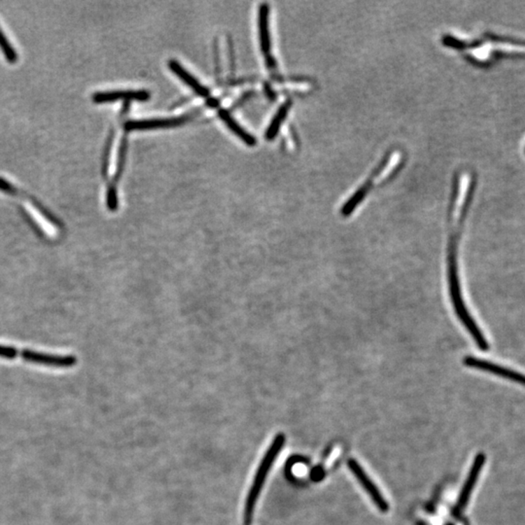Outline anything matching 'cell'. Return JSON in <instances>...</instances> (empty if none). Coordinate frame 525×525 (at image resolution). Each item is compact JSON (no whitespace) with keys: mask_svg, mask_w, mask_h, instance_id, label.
I'll use <instances>...</instances> for the list:
<instances>
[{"mask_svg":"<svg viewBox=\"0 0 525 525\" xmlns=\"http://www.w3.org/2000/svg\"><path fill=\"white\" fill-rule=\"evenodd\" d=\"M126 150H127L126 141H122L120 150H119L118 163H117V171H116V175H115V180H117V178H120L122 171H123L124 166H125Z\"/></svg>","mask_w":525,"mask_h":525,"instance_id":"2e32d148","label":"cell"},{"mask_svg":"<svg viewBox=\"0 0 525 525\" xmlns=\"http://www.w3.org/2000/svg\"><path fill=\"white\" fill-rule=\"evenodd\" d=\"M403 161H404V156H403L402 152L394 150L388 153L380 165L375 168L369 180L366 181L363 185L360 186V188H358L353 193L352 201L357 205L360 206L375 186L383 185V184L387 183L393 176H395V174L399 171L401 166H403Z\"/></svg>","mask_w":525,"mask_h":525,"instance_id":"277c9868","label":"cell"},{"mask_svg":"<svg viewBox=\"0 0 525 525\" xmlns=\"http://www.w3.org/2000/svg\"><path fill=\"white\" fill-rule=\"evenodd\" d=\"M443 43L461 51L470 63L480 67L492 66L505 59H525V39L517 37L485 34L474 41H464L445 36Z\"/></svg>","mask_w":525,"mask_h":525,"instance_id":"7a4b0ae2","label":"cell"},{"mask_svg":"<svg viewBox=\"0 0 525 525\" xmlns=\"http://www.w3.org/2000/svg\"><path fill=\"white\" fill-rule=\"evenodd\" d=\"M22 359L29 362L36 363L50 367L71 368L77 363V359L73 355H53L47 353L32 352V350H24L22 352Z\"/></svg>","mask_w":525,"mask_h":525,"instance_id":"52a82bcc","label":"cell"},{"mask_svg":"<svg viewBox=\"0 0 525 525\" xmlns=\"http://www.w3.org/2000/svg\"><path fill=\"white\" fill-rule=\"evenodd\" d=\"M485 455L484 454H479L473 462L471 470H470L469 475L466 482L462 487L461 494L459 495V501L455 505L454 510V515L455 517H459L464 511L468 503H469L470 497L473 494L475 487H476L477 481H479L480 474H481L482 470L484 469L485 464Z\"/></svg>","mask_w":525,"mask_h":525,"instance_id":"5b68a950","label":"cell"},{"mask_svg":"<svg viewBox=\"0 0 525 525\" xmlns=\"http://www.w3.org/2000/svg\"><path fill=\"white\" fill-rule=\"evenodd\" d=\"M218 115L219 118H220L223 123L228 127V129H230L231 133L236 134V136L241 139L246 145H256V143H257L256 138H254L252 134L248 133L245 128H243V127H241L240 124L231 117V114L229 113V111L226 110V109H220V110L218 111Z\"/></svg>","mask_w":525,"mask_h":525,"instance_id":"7c38bea8","label":"cell"},{"mask_svg":"<svg viewBox=\"0 0 525 525\" xmlns=\"http://www.w3.org/2000/svg\"><path fill=\"white\" fill-rule=\"evenodd\" d=\"M0 49H1L5 59H6L10 64H15L18 61V54H17L16 50H15L11 43H10L1 29H0Z\"/></svg>","mask_w":525,"mask_h":525,"instance_id":"5bb4252c","label":"cell"},{"mask_svg":"<svg viewBox=\"0 0 525 525\" xmlns=\"http://www.w3.org/2000/svg\"><path fill=\"white\" fill-rule=\"evenodd\" d=\"M285 444V434L280 433V434L276 435L272 445L268 447V452H266L262 462L260 463V466H259L258 471L256 473L255 477H254L253 484L251 485L250 491L248 492L247 498L245 501V515H243L245 525H251V522H252L254 509H255L256 503H257L259 495L262 491L263 485L265 484L271 468H272L276 457L280 454Z\"/></svg>","mask_w":525,"mask_h":525,"instance_id":"3957f363","label":"cell"},{"mask_svg":"<svg viewBox=\"0 0 525 525\" xmlns=\"http://www.w3.org/2000/svg\"><path fill=\"white\" fill-rule=\"evenodd\" d=\"M347 465L348 467H350V469L352 470L354 477H357V481L360 482L361 485H362L363 489H364L365 491L370 495L371 499L373 500V502H374L375 506L377 507V509L383 512H387L388 510H389V506H388L387 502L385 501L383 495L380 494V489H377V485H375L372 480L370 479L369 476L366 474L359 463L355 459H350L348 460Z\"/></svg>","mask_w":525,"mask_h":525,"instance_id":"8992f818","label":"cell"},{"mask_svg":"<svg viewBox=\"0 0 525 525\" xmlns=\"http://www.w3.org/2000/svg\"><path fill=\"white\" fill-rule=\"evenodd\" d=\"M268 15H270V8L267 3L261 5L259 9V38H260L261 50L265 54L267 59V64L270 69H275V61L271 56V36L270 27H268Z\"/></svg>","mask_w":525,"mask_h":525,"instance_id":"9c48e42d","label":"cell"},{"mask_svg":"<svg viewBox=\"0 0 525 525\" xmlns=\"http://www.w3.org/2000/svg\"><path fill=\"white\" fill-rule=\"evenodd\" d=\"M17 354H18V352H17L16 348L0 345V358L14 359Z\"/></svg>","mask_w":525,"mask_h":525,"instance_id":"e0dca14e","label":"cell"},{"mask_svg":"<svg viewBox=\"0 0 525 525\" xmlns=\"http://www.w3.org/2000/svg\"><path fill=\"white\" fill-rule=\"evenodd\" d=\"M168 67L171 71L175 74L176 76L183 82L184 84L187 85L189 88L193 89L194 92L199 96L206 98L210 96V91L206 87L203 86L198 79L196 78L193 74H191L187 69H184L180 64L175 59H171L168 61Z\"/></svg>","mask_w":525,"mask_h":525,"instance_id":"8fae6325","label":"cell"},{"mask_svg":"<svg viewBox=\"0 0 525 525\" xmlns=\"http://www.w3.org/2000/svg\"><path fill=\"white\" fill-rule=\"evenodd\" d=\"M291 106L292 103L291 101H286L285 103L281 104L278 110L276 111L275 116L271 121L270 125H268L267 131H266V138L268 141H273L280 133L281 125L283 122L285 121L286 116L289 113Z\"/></svg>","mask_w":525,"mask_h":525,"instance_id":"4fadbf2b","label":"cell"},{"mask_svg":"<svg viewBox=\"0 0 525 525\" xmlns=\"http://www.w3.org/2000/svg\"><path fill=\"white\" fill-rule=\"evenodd\" d=\"M150 99L149 92L144 89H118V91L98 92L92 96L94 103H110L118 101H145Z\"/></svg>","mask_w":525,"mask_h":525,"instance_id":"ba28073f","label":"cell"},{"mask_svg":"<svg viewBox=\"0 0 525 525\" xmlns=\"http://www.w3.org/2000/svg\"><path fill=\"white\" fill-rule=\"evenodd\" d=\"M188 120V117H173V118L145 119L127 122L125 129L128 131H146V129L174 128L182 125Z\"/></svg>","mask_w":525,"mask_h":525,"instance_id":"30bf717a","label":"cell"},{"mask_svg":"<svg viewBox=\"0 0 525 525\" xmlns=\"http://www.w3.org/2000/svg\"><path fill=\"white\" fill-rule=\"evenodd\" d=\"M106 206L109 211L115 213L119 208L118 192L114 184H110L106 192Z\"/></svg>","mask_w":525,"mask_h":525,"instance_id":"9a60e30c","label":"cell"},{"mask_svg":"<svg viewBox=\"0 0 525 525\" xmlns=\"http://www.w3.org/2000/svg\"><path fill=\"white\" fill-rule=\"evenodd\" d=\"M476 185V173L471 169H461L455 174L449 210H447V219L452 218L456 211L459 213L456 223L450 233L449 243H447V285H449L450 297L452 300H457L462 297L459 276V246L463 228L466 222L468 211L474 198Z\"/></svg>","mask_w":525,"mask_h":525,"instance_id":"6da1fadb","label":"cell"}]
</instances>
